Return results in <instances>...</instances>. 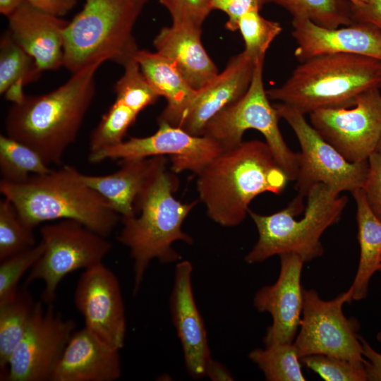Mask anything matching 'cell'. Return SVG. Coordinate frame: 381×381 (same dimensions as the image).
<instances>
[{"label": "cell", "mask_w": 381, "mask_h": 381, "mask_svg": "<svg viewBox=\"0 0 381 381\" xmlns=\"http://www.w3.org/2000/svg\"><path fill=\"white\" fill-rule=\"evenodd\" d=\"M201 34L202 27L172 23L162 28L153 40L156 52L171 60L194 90L219 73L202 44Z\"/></svg>", "instance_id": "22"}, {"label": "cell", "mask_w": 381, "mask_h": 381, "mask_svg": "<svg viewBox=\"0 0 381 381\" xmlns=\"http://www.w3.org/2000/svg\"><path fill=\"white\" fill-rule=\"evenodd\" d=\"M51 171L48 164L32 148L8 135H0L2 180L22 183L32 175H42Z\"/></svg>", "instance_id": "28"}, {"label": "cell", "mask_w": 381, "mask_h": 381, "mask_svg": "<svg viewBox=\"0 0 381 381\" xmlns=\"http://www.w3.org/2000/svg\"><path fill=\"white\" fill-rule=\"evenodd\" d=\"M135 59L152 87L167 104L157 118L163 122L181 110L195 90L168 58L155 52L139 49Z\"/></svg>", "instance_id": "25"}, {"label": "cell", "mask_w": 381, "mask_h": 381, "mask_svg": "<svg viewBox=\"0 0 381 381\" xmlns=\"http://www.w3.org/2000/svg\"><path fill=\"white\" fill-rule=\"evenodd\" d=\"M138 114L119 100H115L102 116L90 139V153H93L123 141L129 127Z\"/></svg>", "instance_id": "32"}, {"label": "cell", "mask_w": 381, "mask_h": 381, "mask_svg": "<svg viewBox=\"0 0 381 381\" xmlns=\"http://www.w3.org/2000/svg\"><path fill=\"white\" fill-rule=\"evenodd\" d=\"M279 5L293 19H308L327 28H337L353 23L351 3L348 0H266Z\"/></svg>", "instance_id": "29"}, {"label": "cell", "mask_w": 381, "mask_h": 381, "mask_svg": "<svg viewBox=\"0 0 381 381\" xmlns=\"http://www.w3.org/2000/svg\"><path fill=\"white\" fill-rule=\"evenodd\" d=\"M197 176L207 215L226 227L244 220L256 196L266 192L279 195L289 181L268 145L258 140L223 150Z\"/></svg>", "instance_id": "1"}, {"label": "cell", "mask_w": 381, "mask_h": 381, "mask_svg": "<svg viewBox=\"0 0 381 381\" xmlns=\"http://www.w3.org/2000/svg\"><path fill=\"white\" fill-rule=\"evenodd\" d=\"M119 349L86 327L74 331L53 372L51 381H114L121 376Z\"/></svg>", "instance_id": "21"}, {"label": "cell", "mask_w": 381, "mask_h": 381, "mask_svg": "<svg viewBox=\"0 0 381 381\" xmlns=\"http://www.w3.org/2000/svg\"><path fill=\"white\" fill-rule=\"evenodd\" d=\"M248 358L268 381H305L301 362L293 343L277 344L252 350Z\"/></svg>", "instance_id": "30"}, {"label": "cell", "mask_w": 381, "mask_h": 381, "mask_svg": "<svg viewBox=\"0 0 381 381\" xmlns=\"http://www.w3.org/2000/svg\"><path fill=\"white\" fill-rule=\"evenodd\" d=\"M24 1V0H0V13L8 17Z\"/></svg>", "instance_id": "44"}, {"label": "cell", "mask_w": 381, "mask_h": 381, "mask_svg": "<svg viewBox=\"0 0 381 381\" xmlns=\"http://www.w3.org/2000/svg\"><path fill=\"white\" fill-rule=\"evenodd\" d=\"M36 245L33 229L24 224L8 199L0 201V261Z\"/></svg>", "instance_id": "33"}, {"label": "cell", "mask_w": 381, "mask_h": 381, "mask_svg": "<svg viewBox=\"0 0 381 381\" xmlns=\"http://www.w3.org/2000/svg\"><path fill=\"white\" fill-rule=\"evenodd\" d=\"M239 30L245 44V52L255 60L265 58L272 41L281 33L282 28L277 22L267 20L253 9L243 14L238 20Z\"/></svg>", "instance_id": "34"}, {"label": "cell", "mask_w": 381, "mask_h": 381, "mask_svg": "<svg viewBox=\"0 0 381 381\" xmlns=\"http://www.w3.org/2000/svg\"><path fill=\"white\" fill-rule=\"evenodd\" d=\"M171 15L172 23L202 27L212 11L211 0H158Z\"/></svg>", "instance_id": "37"}, {"label": "cell", "mask_w": 381, "mask_h": 381, "mask_svg": "<svg viewBox=\"0 0 381 381\" xmlns=\"http://www.w3.org/2000/svg\"><path fill=\"white\" fill-rule=\"evenodd\" d=\"M7 18L8 31L42 71L64 66V32L68 21L25 1Z\"/></svg>", "instance_id": "20"}, {"label": "cell", "mask_w": 381, "mask_h": 381, "mask_svg": "<svg viewBox=\"0 0 381 381\" xmlns=\"http://www.w3.org/2000/svg\"><path fill=\"white\" fill-rule=\"evenodd\" d=\"M158 124L157 131L152 135L131 138L116 145L90 153L89 161L98 163L107 159L126 160L169 155L172 157L171 169L174 172L188 170L198 174L223 150L208 137L190 135L167 123Z\"/></svg>", "instance_id": "14"}, {"label": "cell", "mask_w": 381, "mask_h": 381, "mask_svg": "<svg viewBox=\"0 0 381 381\" xmlns=\"http://www.w3.org/2000/svg\"><path fill=\"white\" fill-rule=\"evenodd\" d=\"M376 152L381 153V138L376 148Z\"/></svg>", "instance_id": "47"}, {"label": "cell", "mask_w": 381, "mask_h": 381, "mask_svg": "<svg viewBox=\"0 0 381 381\" xmlns=\"http://www.w3.org/2000/svg\"><path fill=\"white\" fill-rule=\"evenodd\" d=\"M380 267H381V264H380ZM380 269H379V270H380Z\"/></svg>", "instance_id": "48"}, {"label": "cell", "mask_w": 381, "mask_h": 381, "mask_svg": "<svg viewBox=\"0 0 381 381\" xmlns=\"http://www.w3.org/2000/svg\"><path fill=\"white\" fill-rule=\"evenodd\" d=\"M362 353L366 359L365 363L367 381H381V353L375 351L362 337Z\"/></svg>", "instance_id": "41"}, {"label": "cell", "mask_w": 381, "mask_h": 381, "mask_svg": "<svg viewBox=\"0 0 381 381\" xmlns=\"http://www.w3.org/2000/svg\"><path fill=\"white\" fill-rule=\"evenodd\" d=\"M368 161V172L362 189L370 208L381 219V153L374 152Z\"/></svg>", "instance_id": "38"}, {"label": "cell", "mask_w": 381, "mask_h": 381, "mask_svg": "<svg viewBox=\"0 0 381 381\" xmlns=\"http://www.w3.org/2000/svg\"><path fill=\"white\" fill-rule=\"evenodd\" d=\"M266 0H211L212 10H219L228 17L225 27L230 31H236L239 18L247 12L260 10Z\"/></svg>", "instance_id": "39"}, {"label": "cell", "mask_w": 381, "mask_h": 381, "mask_svg": "<svg viewBox=\"0 0 381 381\" xmlns=\"http://www.w3.org/2000/svg\"><path fill=\"white\" fill-rule=\"evenodd\" d=\"M205 376L213 381L234 380L232 375L226 368L212 358L206 366Z\"/></svg>", "instance_id": "43"}, {"label": "cell", "mask_w": 381, "mask_h": 381, "mask_svg": "<svg viewBox=\"0 0 381 381\" xmlns=\"http://www.w3.org/2000/svg\"><path fill=\"white\" fill-rule=\"evenodd\" d=\"M36 302L25 287L0 303V377L4 379L12 353L30 323Z\"/></svg>", "instance_id": "27"}, {"label": "cell", "mask_w": 381, "mask_h": 381, "mask_svg": "<svg viewBox=\"0 0 381 381\" xmlns=\"http://www.w3.org/2000/svg\"><path fill=\"white\" fill-rule=\"evenodd\" d=\"M351 4L361 6L367 4L369 0H348Z\"/></svg>", "instance_id": "45"}, {"label": "cell", "mask_w": 381, "mask_h": 381, "mask_svg": "<svg viewBox=\"0 0 381 381\" xmlns=\"http://www.w3.org/2000/svg\"><path fill=\"white\" fill-rule=\"evenodd\" d=\"M44 249V245L41 241L32 248L1 261L0 303L11 299L16 294L20 279L35 265Z\"/></svg>", "instance_id": "36"}, {"label": "cell", "mask_w": 381, "mask_h": 381, "mask_svg": "<svg viewBox=\"0 0 381 381\" xmlns=\"http://www.w3.org/2000/svg\"><path fill=\"white\" fill-rule=\"evenodd\" d=\"M106 61L83 67L49 92L13 104L6 118V135L32 148L48 165L60 164L76 139L95 94L96 73Z\"/></svg>", "instance_id": "2"}, {"label": "cell", "mask_w": 381, "mask_h": 381, "mask_svg": "<svg viewBox=\"0 0 381 381\" xmlns=\"http://www.w3.org/2000/svg\"><path fill=\"white\" fill-rule=\"evenodd\" d=\"M123 67V73L114 86L116 99L138 114L160 96L143 75L135 57Z\"/></svg>", "instance_id": "31"}, {"label": "cell", "mask_w": 381, "mask_h": 381, "mask_svg": "<svg viewBox=\"0 0 381 381\" xmlns=\"http://www.w3.org/2000/svg\"><path fill=\"white\" fill-rule=\"evenodd\" d=\"M351 11L354 22L369 23L381 30V0H369L361 6L351 4Z\"/></svg>", "instance_id": "40"}, {"label": "cell", "mask_w": 381, "mask_h": 381, "mask_svg": "<svg viewBox=\"0 0 381 381\" xmlns=\"http://www.w3.org/2000/svg\"><path fill=\"white\" fill-rule=\"evenodd\" d=\"M310 124L350 162L368 161L381 138V92L361 94L348 107L321 109L310 114Z\"/></svg>", "instance_id": "12"}, {"label": "cell", "mask_w": 381, "mask_h": 381, "mask_svg": "<svg viewBox=\"0 0 381 381\" xmlns=\"http://www.w3.org/2000/svg\"><path fill=\"white\" fill-rule=\"evenodd\" d=\"M157 156L121 160L120 169L108 175L92 176L78 171L82 181L100 194L121 216L136 214L135 201L157 162Z\"/></svg>", "instance_id": "23"}, {"label": "cell", "mask_w": 381, "mask_h": 381, "mask_svg": "<svg viewBox=\"0 0 381 381\" xmlns=\"http://www.w3.org/2000/svg\"><path fill=\"white\" fill-rule=\"evenodd\" d=\"M0 192L13 205L25 225L71 219L109 236L121 216L96 190L78 176V171L65 166L58 171L32 175L22 183L1 180Z\"/></svg>", "instance_id": "4"}, {"label": "cell", "mask_w": 381, "mask_h": 381, "mask_svg": "<svg viewBox=\"0 0 381 381\" xmlns=\"http://www.w3.org/2000/svg\"><path fill=\"white\" fill-rule=\"evenodd\" d=\"M340 193L325 184H315L306 196L304 215L298 219L296 217L304 210L303 198L298 195L285 208L270 215L249 209L258 238L244 260L255 264L285 253H296L305 262L321 257V237L340 220L347 205V197Z\"/></svg>", "instance_id": "6"}, {"label": "cell", "mask_w": 381, "mask_h": 381, "mask_svg": "<svg viewBox=\"0 0 381 381\" xmlns=\"http://www.w3.org/2000/svg\"><path fill=\"white\" fill-rule=\"evenodd\" d=\"M33 7L61 17L67 14L77 4V0H24Z\"/></svg>", "instance_id": "42"}, {"label": "cell", "mask_w": 381, "mask_h": 381, "mask_svg": "<svg viewBox=\"0 0 381 381\" xmlns=\"http://www.w3.org/2000/svg\"><path fill=\"white\" fill-rule=\"evenodd\" d=\"M294 131L300 144L296 188L298 195L306 197L318 183L325 184L339 193H352L362 188L368 172V161L350 162L327 142L309 123L305 114L284 103L274 105Z\"/></svg>", "instance_id": "10"}, {"label": "cell", "mask_w": 381, "mask_h": 381, "mask_svg": "<svg viewBox=\"0 0 381 381\" xmlns=\"http://www.w3.org/2000/svg\"><path fill=\"white\" fill-rule=\"evenodd\" d=\"M166 165L164 156H157L155 167L135 203L139 214L121 218L123 226L117 238L128 248L133 261L134 294L139 291L152 260L162 263L179 260L181 257L172 244L177 241L193 243L181 226L197 202L182 203L174 197L179 180Z\"/></svg>", "instance_id": "3"}, {"label": "cell", "mask_w": 381, "mask_h": 381, "mask_svg": "<svg viewBox=\"0 0 381 381\" xmlns=\"http://www.w3.org/2000/svg\"><path fill=\"white\" fill-rule=\"evenodd\" d=\"M356 204L360 258L351 288L352 301L367 297L370 281L381 264V219L370 208L362 188L351 193Z\"/></svg>", "instance_id": "24"}, {"label": "cell", "mask_w": 381, "mask_h": 381, "mask_svg": "<svg viewBox=\"0 0 381 381\" xmlns=\"http://www.w3.org/2000/svg\"><path fill=\"white\" fill-rule=\"evenodd\" d=\"M265 58L257 59L250 85L236 102L224 108L211 119L202 135L215 140L223 150L234 147L243 142L248 129L259 131L289 181H296L298 173V153L286 143L279 130V116L264 87Z\"/></svg>", "instance_id": "8"}, {"label": "cell", "mask_w": 381, "mask_h": 381, "mask_svg": "<svg viewBox=\"0 0 381 381\" xmlns=\"http://www.w3.org/2000/svg\"><path fill=\"white\" fill-rule=\"evenodd\" d=\"M256 61L245 52L233 56L224 70L195 90L181 110L160 123L179 127L193 135L202 136L211 119L247 92Z\"/></svg>", "instance_id": "16"}, {"label": "cell", "mask_w": 381, "mask_h": 381, "mask_svg": "<svg viewBox=\"0 0 381 381\" xmlns=\"http://www.w3.org/2000/svg\"><path fill=\"white\" fill-rule=\"evenodd\" d=\"M300 359L302 364L325 381H367L366 361H351L325 354H312Z\"/></svg>", "instance_id": "35"}, {"label": "cell", "mask_w": 381, "mask_h": 381, "mask_svg": "<svg viewBox=\"0 0 381 381\" xmlns=\"http://www.w3.org/2000/svg\"><path fill=\"white\" fill-rule=\"evenodd\" d=\"M74 303L85 327L110 346L123 348L127 325L122 293L117 277L103 262L82 273Z\"/></svg>", "instance_id": "15"}, {"label": "cell", "mask_w": 381, "mask_h": 381, "mask_svg": "<svg viewBox=\"0 0 381 381\" xmlns=\"http://www.w3.org/2000/svg\"><path fill=\"white\" fill-rule=\"evenodd\" d=\"M292 26L296 44L294 56L299 62L332 53L357 54L381 61V30L371 23L353 22L331 29L303 18L293 19Z\"/></svg>", "instance_id": "18"}, {"label": "cell", "mask_w": 381, "mask_h": 381, "mask_svg": "<svg viewBox=\"0 0 381 381\" xmlns=\"http://www.w3.org/2000/svg\"><path fill=\"white\" fill-rule=\"evenodd\" d=\"M379 271L381 272V267L379 270ZM376 339L380 343H381V332H379L377 333Z\"/></svg>", "instance_id": "46"}, {"label": "cell", "mask_w": 381, "mask_h": 381, "mask_svg": "<svg viewBox=\"0 0 381 381\" xmlns=\"http://www.w3.org/2000/svg\"><path fill=\"white\" fill-rule=\"evenodd\" d=\"M352 301V289L330 300L321 298L313 289H303V310L299 329L293 342L299 358L325 354L351 361H365L358 332V321L346 318L345 303Z\"/></svg>", "instance_id": "11"}, {"label": "cell", "mask_w": 381, "mask_h": 381, "mask_svg": "<svg viewBox=\"0 0 381 381\" xmlns=\"http://www.w3.org/2000/svg\"><path fill=\"white\" fill-rule=\"evenodd\" d=\"M192 272L188 260L176 264L169 306L187 372L193 379H199L205 376L211 356L205 327L193 296Z\"/></svg>", "instance_id": "19"}, {"label": "cell", "mask_w": 381, "mask_h": 381, "mask_svg": "<svg viewBox=\"0 0 381 381\" xmlns=\"http://www.w3.org/2000/svg\"><path fill=\"white\" fill-rule=\"evenodd\" d=\"M40 233L44 249L30 270L25 285L42 280L44 284L42 300L47 304L53 303L58 286L66 275L102 262L111 248L107 237L74 220L44 224Z\"/></svg>", "instance_id": "9"}, {"label": "cell", "mask_w": 381, "mask_h": 381, "mask_svg": "<svg viewBox=\"0 0 381 381\" xmlns=\"http://www.w3.org/2000/svg\"><path fill=\"white\" fill-rule=\"evenodd\" d=\"M75 327L74 320L55 311L53 303L44 308L40 301L36 302L30 323L11 355L4 380L51 381Z\"/></svg>", "instance_id": "13"}, {"label": "cell", "mask_w": 381, "mask_h": 381, "mask_svg": "<svg viewBox=\"0 0 381 381\" xmlns=\"http://www.w3.org/2000/svg\"><path fill=\"white\" fill-rule=\"evenodd\" d=\"M42 71L35 59L13 38L8 31L0 40V93L13 104L26 95L23 87L38 79Z\"/></svg>", "instance_id": "26"}, {"label": "cell", "mask_w": 381, "mask_h": 381, "mask_svg": "<svg viewBox=\"0 0 381 381\" xmlns=\"http://www.w3.org/2000/svg\"><path fill=\"white\" fill-rule=\"evenodd\" d=\"M380 87L381 61L332 53L300 62L282 85L266 91L270 99L310 114L321 109L351 107L361 94Z\"/></svg>", "instance_id": "5"}, {"label": "cell", "mask_w": 381, "mask_h": 381, "mask_svg": "<svg viewBox=\"0 0 381 381\" xmlns=\"http://www.w3.org/2000/svg\"><path fill=\"white\" fill-rule=\"evenodd\" d=\"M280 270L277 281L260 289L254 296L253 306L269 313L272 323L263 337L265 346L291 344L298 333L303 310L301 272L305 262L294 253L279 255Z\"/></svg>", "instance_id": "17"}, {"label": "cell", "mask_w": 381, "mask_h": 381, "mask_svg": "<svg viewBox=\"0 0 381 381\" xmlns=\"http://www.w3.org/2000/svg\"><path fill=\"white\" fill-rule=\"evenodd\" d=\"M150 0H85L64 32V66L72 73L104 59L124 66L139 51L134 25Z\"/></svg>", "instance_id": "7"}]
</instances>
